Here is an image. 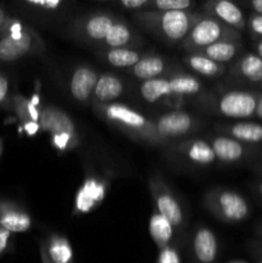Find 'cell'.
Instances as JSON below:
<instances>
[{"mask_svg":"<svg viewBox=\"0 0 262 263\" xmlns=\"http://www.w3.org/2000/svg\"><path fill=\"white\" fill-rule=\"evenodd\" d=\"M192 0H149L146 10L152 12H194Z\"/></svg>","mask_w":262,"mask_h":263,"instance_id":"obj_31","label":"cell"},{"mask_svg":"<svg viewBox=\"0 0 262 263\" xmlns=\"http://www.w3.org/2000/svg\"><path fill=\"white\" fill-rule=\"evenodd\" d=\"M254 192H256L257 195L262 199V179L258 180V181L254 184Z\"/></svg>","mask_w":262,"mask_h":263,"instance_id":"obj_44","label":"cell"},{"mask_svg":"<svg viewBox=\"0 0 262 263\" xmlns=\"http://www.w3.org/2000/svg\"><path fill=\"white\" fill-rule=\"evenodd\" d=\"M256 117L262 122V91H258V98H257Z\"/></svg>","mask_w":262,"mask_h":263,"instance_id":"obj_41","label":"cell"},{"mask_svg":"<svg viewBox=\"0 0 262 263\" xmlns=\"http://www.w3.org/2000/svg\"><path fill=\"white\" fill-rule=\"evenodd\" d=\"M164 153L171 161L192 168H207L216 163L213 149L207 139L189 138L174 141L164 146Z\"/></svg>","mask_w":262,"mask_h":263,"instance_id":"obj_7","label":"cell"},{"mask_svg":"<svg viewBox=\"0 0 262 263\" xmlns=\"http://www.w3.org/2000/svg\"><path fill=\"white\" fill-rule=\"evenodd\" d=\"M3 153H4V139L0 138V158H2Z\"/></svg>","mask_w":262,"mask_h":263,"instance_id":"obj_45","label":"cell"},{"mask_svg":"<svg viewBox=\"0 0 262 263\" xmlns=\"http://www.w3.org/2000/svg\"><path fill=\"white\" fill-rule=\"evenodd\" d=\"M156 263H182L179 247L176 246V243L170 244L166 248L158 251Z\"/></svg>","mask_w":262,"mask_h":263,"instance_id":"obj_34","label":"cell"},{"mask_svg":"<svg viewBox=\"0 0 262 263\" xmlns=\"http://www.w3.org/2000/svg\"><path fill=\"white\" fill-rule=\"evenodd\" d=\"M141 37L130 26L127 21L118 18L117 22L112 26L108 32L104 43L100 49H116V48H138L141 44Z\"/></svg>","mask_w":262,"mask_h":263,"instance_id":"obj_24","label":"cell"},{"mask_svg":"<svg viewBox=\"0 0 262 263\" xmlns=\"http://www.w3.org/2000/svg\"><path fill=\"white\" fill-rule=\"evenodd\" d=\"M167 77H169L172 95L175 98H179L181 100L192 99L194 102L205 92L202 80L198 79L195 74L184 71L181 67L175 69Z\"/></svg>","mask_w":262,"mask_h":263,"instance_id":"obj_22","label":"cell"},{"mask_svg":"<svg viewBox=\"0 0 262 263\" xmlns=\"http://www.w3.org/2000/svg\"><path fill=\"white\" fill-rule=\"evenodd\" d=\"M241 5L251 10V13L262 15V0H247L241 2Z\"/></svg>","mask_w":262,"mask_h":263,"instance_id":"obj_39","label":"cell"},{"mask_svg":"<svg viewBox=\"0 0 262 263\" xmlns=\"http://www.w3.org/2000/svg\"><path fill=\"white\" fill-rule=\"evenodd\" d=\"M258 91L246 89H231L210 91L194 100L195 107L208 115L230 120L246 121L256 116Z\"/></svg>","mask_w":262,"mask_h":263,"instance_id":"obj_3","label":"cell"},{"mask_svg":"<svg viewBox=\"0 0 262 263\" xmlns=\"http://www.w3.org/2000/svg\"><path fill=\"white\" fill-rule=\"evenodd\" d=\"M257 254H258V256L262 258V243L257 246Z\"/></svg>","mask_w":262,"mask_h":263,"instance_id":"obj_47","label":"cell"},{"mask_svg":"<svg viewBox=\"0 0 262 263\" xmlns=\"http://www.w3.org/2000/svg\"><path fill=\"white\" fill-rule=\"evenodd\" d=\"M256 233H257V235L261 236L262 238V222L258 223V226H257V229H256Z\"/></svg>","mask_w":262,"mask_h":263,"instance_id":"obj_46","label":"cell"},{"mask_svg":"<svg viewBox=\"0 0 262 263\" xmlns=\"http://www.w3.org/2000/svg\"><path fill=\"white\" fill-rule=\"evenodd\" d=\"M12 233H9L3 226H0V257L8 253L12 248Z\"/></svg>","mask_w":262,"mask_h":263,"instance_id":"obj_38","label":"cell"},{"mask_svg":"<svg viewBox=\"0 0 262 263\" xmlns=\"http://www.w3.org/2000/svg\"><path fill=\"white\" fill-rule=\"evenodd\" d=\"M51 146L59 153H68L80 145V134H59L49 136Z\"/></svg>","mask_w":262,"mask_h":263,"instance_id":"obj_32","label":"cell"},{"mask_svg":"<svg viewBox=\"0 0 262 263\" xmlns=\"http://www.w3.org/2000/svg\"><path fill=\"white\" fill-rule=\"evenodd\" d=\"M12 112L17 116L27 135H35L40 131V99L36 97L28 99L21 94H13Z\"/></svg>","mask_w":262,"mask_h":263,"instance_id":"obj_20","label":"cell"},{"mask_svg":"<svg viewBox=\"0 0 262 263\" xmlns=\"http://www.w3.org/2000/svg\"><path fill=\"white\" fill-rule=\"evenodd\" d=\"M153 210L172 223L176 234H181L186 226V217L175 193L161 175H153L148 180Z\"/></svg>","mask_w":262,"mask_h":263,"instance_id":"obj_8","label":"cell"},{"mask_svg":"<svg viewBox=\"0 0 262 263\" xmlns=\"http://www.w3.org/2000/svg\"><path fill=\"white\" fill-rule=\"evenodd\" d=\"M252 46H253L254 53L262 59V40H252Z\"/></svg>","mask_w":262,"mask_h":263,"instance_id":"obj_42","label":"cell"},{"mask_svg":"<svg viewBox=\"0 0 262 263\" xmlns=\"http://www.w3.org/2000/svg\"><path fill=\"white\" fill-rule=\"evenodd\" d=\"M192 253L195 263H215L217 259V236L205 225H198L193 233Z\"/></svg>","mask_w":262,"mask_h":263,"instance_id":"obj_21","label":"cell"},{"mask_svg":"<svg viewBox=\"0 0 262 263\" xmlns=\"http://www.w3.org/2000/svg\"><path fill=\"white\" fill-rule=\"evenodd\" d=\"M216 134L230 136L247 145L262 148V122L254 121H231L215 126Z\"/></svg>","mask_w":262,"mask_h":263,"instance_id":"obj_15","label":"cell"},{"mask_svg":"<svg viewBox=\"0 0 262 263\" xmlns=\"http://www.w3.org/2000/svg\"><path fill=\"white\" fill-rule=\"evenodd\" d=\"M222 40H241V33L202 13L189 35L179 46L186 54H192Z\"/></svg>","mask_w":262,"mask_h":263,"instance_id":"obj_6","label":"cell"},{"mask_svg":"<svg viewBox=\"0 0 262 263\" xmlns=\"http://www.w3.org/2000/svg\"><path fill=\"white\" fill-rule=\"evenodd\" d=\"M203 205L211 215L225 223L241 222L251 215L248 200L240 193L226 187L208 190L203 198Z\"/></svg>","mask_w":262,"mask_h":263,"instance_id":"obj_5","label":"cell"},{"mask_svg":"<svg viewBox=\"0 0 262 263\" xmlns=\"http://www.w3.org/2000/svg\"><path fill=\"white\" fill-rule=\"evenodd\" d=\"M205 139L212 146L216 163L238 164L262 158V148L247 145L230 136L213 134V135H208Z\"/></svg>","mask_w":262,"mask_h":263,"instance_id":"obj_11","label":"cell"},{"mask_svg":"<svg viewBox=\"0 0 262 263\" xmlns=\"http://www.w3.org/2000/svg\"><path fill=\"white\" fill-rule=\"evenodd\" d=\"M98 79H99V73L94 67L89 64H79L73 69L71 80H69L71 97L81 104L91 103Z\"/></svg>","mask_w":262,"mask_h":263,"instance_id":"obj_14","label":"cell"},{"mask_svg":"<svg viewBox=\"0 0 262 263\" xmlns=\"http://www.w3.org/2000/svg\"><path fill=\"white\" fill-rule=\"evenodd\" d=\"M153 122L159 136L166 141L167 145L174 141L189 139L203 125L199 117L182 109L162 113L154 118Z\"/></svg>","mask_w":262,"mask_h":263,"instance_id":"obj_10","label":"cell"},{"mask_svg":"<svg viewBox=\"0 0 262 263\" xmlns=\"http://www.w3.org/2000/svg\"><path fill=\"white\" fill-rule=\"evenodd\" d=\"M40 131L46 133L49 136L59 134H79L76 123L71 116L62 108L54 104H46L41 107Z\"/></svg>","mask_w":262,"mask_h":263,"instance_id":"obj_19","label":"cell"},{"mask_svg":"<svg viewBox=\"0 0 262 263\" xmlns=\"http://www.w3.org/2000/svg\"><path fill=\"white\" fill-rule=\"evenodd\" d=\"M181 62L190 71L199 74V76L205 77V79H218V77H222L223 74L228 73V66L217 63V62L197 53L185 54Z\"/></svg>","mask_w":262,"mask_h":263,"instance_id":"obj_27","label":"cell"},{"mask_svg":"<svg viewBox=\"0 0 262 263\" xmlns=\"http://www.w3.org/2000/svg\"><path fill=\"white\" fill-rule=\"evenodd\" d=\"M202 12H143L133 13L141 28L167 45H180L189 35Z\"/></svg>","mask_w":262,"mask_h":263,"instance_id":"obj_2","label":"cell"},{"mask_svg":"<svg viewBox=\"0 0 262 263\" xmlns=\"http://www.w3.org/2000/svg\"><path fill=\"white\" fill-rule=\"evenodd\" d=\"M244 53V46L241 40H222L213 45L207 46L202 50L197 51L203 57H207L208 59L217 62V63L229 66L233 63L240 54Z\"/></svg>","mask_w":262,"mask_h":263,"instance_id":"obj_26","label":"cell"},{"mask_svg":"<svg viewBox=\"0 0 262 263\" xmlns=\"http://www.w3.org/2000/svg\"><path fill=\"white\" fill-rule=\"evenodd\" d=\"M115 5L123 8L126 10H130L133 13H136L146 10L149 5V0H120V2H116Z\"/></svg>","mask_w":262,"mask_h":263,"instance_id":"obj_37","label":"cell"},{"mask_svg":"<svg viewBox=\"0 0 262 263\" xmlns=\"http://www.w3.org/2000/svg\"><path fill=\"white\" fill-rule=\"evenodd\" d=\"M146 54V51L139 50L138 48L99 49V55L103 61L115 68H131Z\"/></svg>","mask_w":262,"mask_h":263,"instance_id":"obj_28","label":"cell"},{"mask_svg":"<svg viewBox=\"0 0 262 263\" xmlns=\"http://www.w3.org/2000/svg\"><path fill=\"white\" fill-rule=\"evenodd\" d=\"M256 170H257V171L259 172V174L262 175V161H261V162H258V163L256 164Z\"/></svg>","mask_w":262,"mask_h":263,"instance_id":"obj_48","label":"cell"},{"mask_svg":"<svg viewBox=\"0 0 262 263\" xmlns=\"http://www.w3.org/2000/svg\"><path fill=\"white\" fill-rule=\"evenodd\" d=\"M259 263H262V261H261V262H259Z\"/></svg>","mask_w":262,"mask_h":263,"instance_id":"obj_50","label":"cell"},{"mask_svg":"<svg viewBox=\"0 0 262 263\" xmlns=\"http://www.w3.org/2000/svg\"><path fill=\"white\" fill-rule=\"evenodd\" d=\"M12 98L9 89V79L0 71V109L12 110Z\"/></svg>","mask_w":262,"mask_h":263,"instance_id":"obj_33","label":"cell"},{"mask_svg":"<svg viewBox=\"0 0 262 263\" xmlns=\"http://www.w3.org/2000/svg\"><path fill=\"white\" fill-rule=\"evenodd\" d=\"M179 67V64H176L174 61L166 58V57L156 53H148L135 66L128 68L127 72L135 79L141 80V81H148V80L169 76Z\"/></svg>","mask_w":262,"mask_h":263,"instance_id":"obj_13","label":"cell"},{"mask_svg":"<svg viewBox=\"0 0 262 263\" xmlns=\"http://www.w3.org/2000/svg\"><path fill=\"white\" fill-rule=\"evenodd\" d=\"M228 73L244 84L262 86V59L254 51H244L229 64Z\"/></svg>","mask_w":262,"mask_h":263,"instance_id":"obj_16","label":"cell"},{"mask_svg":"<svg viewBox=\"0 0 262 263\" xmlns=\"http://www.w3.org/2000/svg\"><path fill=\"white\" fill-rule=\"evenodd\" d=\"M247 30L252 40H262V15L251 13L247 18Z\"/></svg>","mask_w":262,"mask_h":263,"instance_id":"obj_36","label":"cell"},{"mask_svg":"<svg viewBox=\"0 0 262 263\" xmlns=\"http://www.w3.org/2000/svg\"><path fill=\"white\" fill-rule=\"evenodd\" d=\"M92 109L102 120L122 131L133 140L157 148L167 146L166 141L159 136L153 120L145 117L128 105L115 102L109 104H92Z\"/></svg>","mask_w":262,"mask_h":263,"instance_id":"obj_1","label":"cell"},{"mask_svg":"<svg viewBox=\"0 0 262 263\" xmlns=\"http://www.w3.org/2000/svg\"><path fill=\"white\" fill-rule=\"evenodd\" d=\"M25 5L41 12H57L64 5L62 0H26Z\"/></svg>","mask_w":262,"mask_h":263,"instance_id":"obj_35","label":"cell"},{"mask_svg":"<svg viewBox=\"0 0 262 263\" xmlns=\"http://www.w3.org/2000/svg\"><path fill=\"white\" fill-rule=\"evenodd\" d=\"M46 45L38 31L17 18L8 17L0 30V61L17 62L28 55L41 54Z\"/></svg>","mask_w":262,"mask_h":263,"instance_id":"obj_4","label":"cell"},{"mask_svg":"<svg viewBox=\"0 0 262 263\" xmlns=\"http://www.w3.org/2000/svg\"><path fill=\"white\" fill-rule=\"evenodd\" d=\"M0 226L12 234L27 233L32 228V217L17 202L0 198Z\"/></svg>","mask_w":262,"mask_h":263,"instance_id":"obj_17","label":"cell"},{"mask_svg":"<svg viewBox=\"0 0 262 263\" xmlns=\"http://www.w3.org/2000/svg\"><path fill=\"white\" fill-rule=\"evenodd\" d=\"M125 91V84L118 76L113 73L99 74L97 86H95L94 95H92V104H109L115 103L118 97Z\"/></svg>","mask_w":262,"mask_h":263,"instance_id":"obj_25","label":"cell"},{"mask_svg":"<svg viewBox=\"0 0 262 263\" xmlns=\"http://www.w3.org/2000/svg\"><path fill=\"white\" fill-rule=\"evenodd\" d=\"M118 18L120 17L113 13L104 12V10L85 13V14L77 15L76 18L72 20L71 26H69V33L82 43L100 48L109 30L117 22Z\"/></svg>","mask_w":262,"mask_h":263,"instance_id":"obj_9","label":"cell"},{"mask_svg":"<svg viewBox=\"0 0 262 263\" xmlns=\"http://www.w3.org/2000/svg\"><path fill=\"white\" fill-rule=\"evenodd\" d=\"M202 13L240 33L247 30V17L243 9L230 0H208L202 5Z\"/></svg>","mask_w":262,"mask_h":263,"instance_id":"obj_12","label":"cell"},{"mask_svg":"<svg viewBox=\"0 0 262 263\" xmlns=\"http://www.w3.org/2000/svg\"><path fill=\"white\" fill-rule=\"evenodd\" d=\"M8 20V15H7V12H5L4 8L0 5V30L3 28V26L5 25V22H7Z\"/></svg>","mask_w":262,"mask_h":263,"instance_id":"obj_43","label":"cell"},{"mask_svg":"<svg viewBox=\"0 0 262 263\" xmlns=\"http://www.w3.org/2000/svg\"><path fill=\"white\" fill-rule=\"evenodd\" d=\"M139 94L141 95L145 102L148 103H167V105H171L175 109H179L181 103L184 100L175 98L172 95L171 87H170L169 77H158V79L148 80L143 81L139 86Z\"/></svg>","mask_w":262,"mask_h":263,"instance_id":"obj_23","label":"cell"},{"mask_svg":"<svg viewBox=\"0 0 262 263\" xmlns=\"http://www.w3.org/2000/svg\"><path fill=\"white\" fill-rule=\"evenodd\" d=\"M149 234H151L152 240L154 241L158 251H161L170 244L175 243L176 230L166 217L153 210L151 218H149Z\"/></svg>","mask_w":262,"mask_h":263,"instance_id":"obj_29","label":"cell"},{"mask_svg":"<svg viewBox=\"0 0 262 263\" xmlns=\"http://www.w3.org/2000/svg\"><path fill=\"white\" fill-rule=\"evenodd\" d=\"M226 263H249V262L243 261V259H234V261H229V262H226Z\"/></svg>","mask_w":262,"mask_h":263,"instance_id":"obj_49","label":"cell"},{"mask_svg":"<svg viewBox=\"0 0 262 263\" xmlns=\"http://www.w3.org/2000/svg\"><path fill=\"white\" fill-rule=\"evenodd\" d=\"M39 256H40V261L41 263H53L51 259L49 258L48 253H46L45 246H44L43 240H39Z\"/></svg>","mask_w":262,"mask_h":263,"instance_id":"obj_40","label":"cell"},{"mask_svg":"<svg viewBox=\"0 0 262 263\" xmlns=\"http://www.w3.org/2000/svg\"><path fill=\"white\" fill-rule=\"evenodd\" d=\"M108 189V182L103 179L89 177L81 185L74 199V215H85L91 212L104 199Z\"/></svg>","mask_w":262,"mask_h":263,"instance_id":"obj_18","label":"cell"},{"mask_svg":"<svg viewBox=\"0 0 262 263\" xmlns=\"http://www.w3.org/2000/svg\"><path fill=\"white\" fill-rule=\"evenodd\" d=\"M43 241L51 262L74 263L73 249L66 236L58 233H50Z\"/></svg>","mask_w":262,"mask_h":263,"instance_id":"obj_30","label":"cell"}]
</instances>
